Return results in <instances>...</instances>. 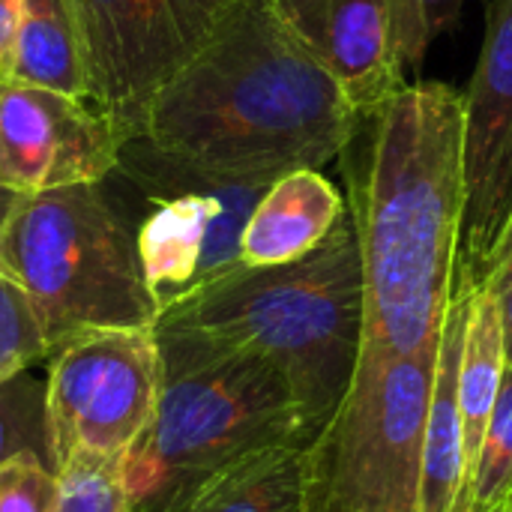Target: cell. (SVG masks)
<instances>
[{"label":"cell","mask_w":512,"mask_h":512,"mask_svg":"<svg viewBox=\"0 0 512 512\" xmlns=\"http://www.w3.org/2000/svg\"><path fill=\"white\" fill-rule=\"evenodd\" d=\"M339 162L360 240L363 345L435 351L462 240V93L441 81L405 84L357 111Z\"/></svg>","instance_id":"cell-1"},{"label":"cell","mask_w":512,"mask_h":512,"mask_svg":"<svg viewBox=\"0 0 512 512\" xmlns=\"http://www.w3.org/2000/svg\"><path fill=\"white\" fill-rule=\"evenodd\" d=\"M123 141L93 99L0 78V177L21 195L102 183Z\"/></svg>","instance_id":"cell-11"},{"label":"cell","mask_w":512,"mask_h":512,"mask_svg":"<svg viewBox=\"0 0 512 512\" xmlns=\"http://www.w3.org/2000/svg\"><path fill=\"white\" fill-rule=\"evenodd\" d=\"M54 512H132L123 459L78 453L57 471Z\"/></svg>","instance_id":"cell-20"},{"label":"cell","mask_w":512,"mask_h":512,"mask_svg":"<svg viewBox=\"0 0 512 512\" xmlns=\"http://www.w3.org/2000/svg\"><path fill=\"white\" fill-rule=\"evenodd\" d=\"M357 108L270 0H231L153 96L141 135L201 168L267 180L339 159Z\"/></svg>","instance_id":"cell-2"},{"label":"cell","mask_w":512,"mask_h":512,"mask_svg":"<svg viewBox=\"0 0 512 512\" xmlns=\"http://www.w3.org/2000/svg\"><path fill=\"white\" fill-rule=\"evenodd\" d=\"M507 369L504 354V330L501 312L489 288L471 291L468 303V327H465V351L459 366V408H462V444H465V510L471 477L483 450V438L489 432V420L501 393Z\"/></svg>","instance_id":"cell-16"},{"label":"cell","mask_w":512,"mask_h":512,"mask_svg":"<svg viewBox=\"0 0 512 512\" xmlns=\"http://www.w3.org/2000/svg\"><path fill=\"white\" fill-rule=\"evenodd\" d=\"M471 294H453L432 381L423 441V512H465V444L459 408V366L465 351Z\"/></svg>","instance_id":"cell-14"},{"label":"cell","mask_w":512,"mask_h":512,"mask_svg":"<svg viewBox=\"0 0 512 512\" xmlns=\"http://www.w3.org/2000/svg\"><path fill=\"white\" fill-rule=\"evenodd\" d=\"M438 348H360L345 399L303 450L306 512H423V441Z\"/></svg>","instance_id":"cell-6"},{"label":"cell","mask_w":512,"mask_h":512,"mask_svg":"<svg viewBox=\"0 0 512 512\" xmlns=\"http://www.w3.org/2000/svg\"><path fill=\"white\" fill-rule=\"evenodd\" d=\"M465 512H512V366L504 369Z\"/></svg>","instance_id":"cell-19"},{"label":"cell","mask_w":512,"mask_h":512,"mask_svg":"<svg viewBox=\"0 0 512 512\" xmlns=\"http://www.w3.org/2000/svg\"><path fill=\"white\" fill-rule=\"evenodd\" d=\"M282 21L330 69L357 111L402 90L399 27L405 0H270Z\"/></svg>","instance_id":"cell-12"},{"label":"cell","mask_w":512,"mask_h":512,"mask_svg":"<svg viewBox=\"0 0 512 512\" xmlns=\"http://www.w3.org/2000/svg\"><path fill=\"white\" fill-rule=\"evenodd\" d=\"M462 177L465 210L453 294L483 288L512 216V0L492 3L483 51L462 93Z\"/></svg>","instance_id":"cell-10"},{"label":"cell","mask_w":512,"mask_h":512,"mask_svg":"<svg viewBox=\"0 0 512 512\" xmlns=\"http://www.w3.org/2000/svg\"><path fill=\"white\" fill-rule=\"evenodd\" d=\"M153 330L162 396L123 459L132 512H183L228 468L276 447H306L291 384L270 360Z\"/></svg>","instance_id":"cell-4"},{"label":"cell","mask_w":512,"mask_h":512,"mask_svg":"<svg viewBox=\"0 0 512 512\" xmlns=\"http://www.w3.org/2000/svg\"><path fill=\"white\" fill-rule=\"evenodd\" d=\"M21 192L18 189H12L3 177H0V234H3V228L9 225V219H12V213H15V207L21 204Z\"/></svg>","instance_id":"cell-26"},{"label":"cell","mask_w":512,"mask_h":512,"mask_svg":"<svg viewBox=\"0 0 512 512\" xmlns=\"http://www.w3.org/2000/svg\"><path fill=\"white\" fill-rule=\"evenodd\" d=\"M465 0H405L399 27V54L405 69H420L432 42L450 33L462 18Z\"/></svg>","instance_id":"cell-22"},{"label":"cell","mask_w":512,"mask_h":512,"mask_svg":"<svg viewBox=\"0 0 512 512\" xmlns=\"http://www.w3.org/2000/svg\"><path fill=\"white\" fill-rule=\"evenodd\" d=\"M3 78L90 99L81 30L69 0H21Z\"/></svg>","instance_id":"cell-15"},{"label":"cell","mask_w":512,"mask_h":512,"mask_svg":"<svg viewBox=\"0 0 512 512\" xmlns=\"http://www.w3.org/2000/svg\"><path fill=\"white\" fill-rule=\"evenodd\" d=\"M18 15H21V0H0V78H3L6 63H9Z\"/></svg>","instance_id":"cell-25"},{"label":"cell","mask_w":512,"mask_h":512,"mask_svg":"<svg viewBox=\"0 0 512 512\" xmlns=\"http://www.w3.org/2000/svg\"><path fill=\"white\" fill-rule=\"evenodd\" d=\"M483 288H489L495 303H498L501 330H504V354H507V366H512V216L501 240H498V246H495Z\"/></svg>","instance_id":"cell-24"},{"label":"cell","mask_w":512,"mask_h":512,"mask_svg":"<svg viewBox=\"0 0 512 512\" xmlns=\"http://www.w3.org/2000/svg\"><path fill=\"white\" fill-rule=\"evenodd\" d=\"M15 456H36L57 471L48 417V381H39L30 372L0 381V465Z\"/></svg>","instance_id":"cell-18"},{"label":"cell","mask_w":512,"mask_h":512,"mask_svg":"<svg viewBox=\"0 0 512 512\" xmlns=\"http://www.w3.org/2000/svg\"><path fill=\"white\" fill-rule=\"evenodd\" d=\"M156 327L270 360L291 384L309 447L345 399L363 348V264L351 213L306 258L240 264L168 303Z\"/></svg>","instance_id":"cell-3"},{"label":"cell","mask_w":512,"mask_h":512,"mask_svg":"<svg viewBox=\"0 0 512 512\" xmlns=\"http://www.w3.org/2000/svg\"><path fill=\"white\" fill-rule=\"evenodd\" d=\"M90 99L129 135L153 96L189 63L231 0H69Z\"/></svg>","instance_id":"cell-9"},{"label":"cell","mask_w":512,"mask_h":512,"mask_svg":"<svg viewBox=\"0 0 512 512\" xmlns=\"http://www.w3.org/2000/svg\"><path fill=\"white\" fill-rule=\"evenodd\" d=\"M267 186L186 162L141 132L123 141L102 189L135 231L159 312L243 264V228Z\"/></svg>","instance_id":"cell-7"},{"label":"cell","mask_w":512,"mask_h":512,"mask_svg":"<svg viewBox=\"0 0 512 512\" xmlns=\"http://www.w3.org/2000/svg\"><path fill=\"white\" fill-rule=\"evenodd\" d=\"M57 471L36 456H15L0 465V512H54Z\"/></svg>","instance_id":"cell-23"},{"label":"cell","mask_w":512,"mask_h":512,"mask_svg":"<svg viewBox=\"0 0 512 512\" xmlns=\"http://www.w3.org/2000/svg\"><path fill=\"white\" fill-rule=\"evenodd\" d=\"M0 267L33 300L51 354L93 330L156 327L135 231L102 183L24 195L0 234Z\"/></svg>","instance_id":"cell-5"},{"label":"cell","mask_w":512,"mask_h":512,"mask_svg":"<svg viewBox=\"0 0 512 512\" xmlns=\"http://www.w3.org/2000/svg\"><path fill=\"white\" fill-rule=\"evenodd\" d=\"M348 213L345 195L321 168H297L276 177L258 198L240 240L246 267L291 264L315 252Z\"/></svg>","instance_id":"cell-13"},{"label":"cell","mask_w":512,"mask_h":512,"mask_svg":"<svg viewBox=\"0 0 512 512\" xmlns=\"http://www.w3.org/2000/svg\"><path fill=\"white\" fill-rule=\"evenodd\" d=\"M162 354L153 327L93 330L57 354L48 372V417L57 471L78 453L126 459L156 417Z\"/></svg>","instance_id":"cell-8"},{"label":"cell","mask_w":512,"mask_h":512,"mask_svg":"<svg viewBox=\"0 0 512 512\" xmlns=\"http://www.w3.org/2000/svg\"><path fill=\"white\" fill-rule=\"evenodd\" d=\"M48 357L51 348L33 300L0 267V381L27 372L33 363Z\"/></svg>","instance_id":"cell-21"},{"label":"cell","mask_w":512,"mask_h":512,"mask_svg":"<svg viewBox=\"0 0 512 512\" xmlns=\"http://www.w3.org/2000/svg\"><path fill=\"white\" fill-rule=\"evenodd\" d=\"M303 450L276 447L228 468L183 512H306Z\"/></svg>","instance_id":"cell-17"}]
</instances>
